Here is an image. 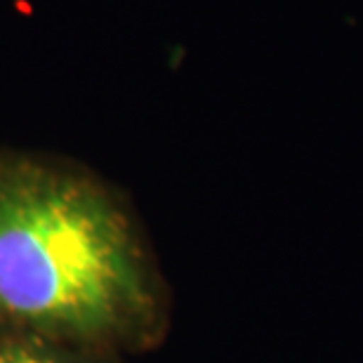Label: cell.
Masks as SVG:
<instances>
[{"mask_svg": "<svg viewBox=\"0 0 363 363\" xmlns=\"http://www.w3.org/2000/svg\"><path fill=\"white\" fill-rule=\"evenodd\" d=\"M0 363H57V361L45 357V354L33 352V350H19V347H12V350L0 352Z\"/></svg>", "mask_w": 363, "mask_h": 363, "instance_id": "2", "label": "cell"}, {"mask_svg": "<svg viewBox=\"0 0 363 363\" xmlns=\"http://www.w3.org/2000/svg\"><path fill=\"white\" fill-rule=\"evenodd\" d=\"M144 304L133 236L97 189L33 165L0 168V314L92 335Z\"/></svg>", "mask_w": 363, "mask_h": 363, "instance_id": "1", "label": "cell"}]
</instances>
